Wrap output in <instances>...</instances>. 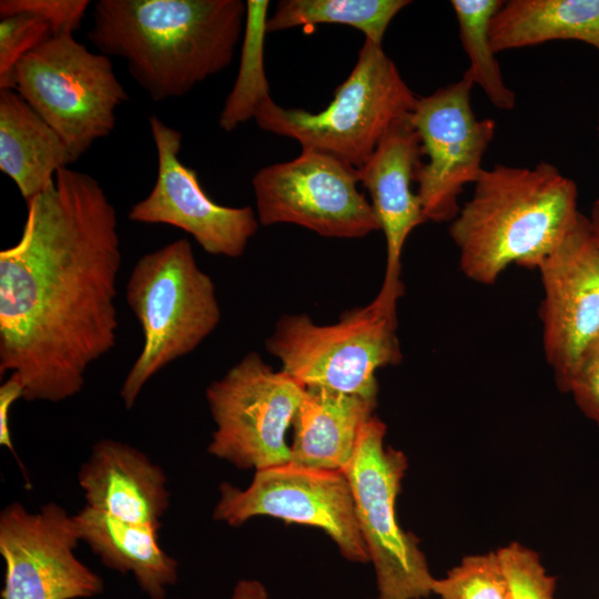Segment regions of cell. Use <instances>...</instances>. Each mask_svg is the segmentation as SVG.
Segmentation results:
<instances>
[{
    "instance_id": "cell-1",
    "label": "cell",
    "mask_w": 599,
    "mask_h": 599,
    "mask_svg": "<svg viewBox=\"0 0 599 599\" xmlns=\"http://www.w3.org/2000/svg\"><path fill=\"white\" fill-rule=\"evenodd\" d=\"M116 213L99 182L63 167L27 201L19 241L0 252V372L23 399L77 395L116 343Z\"/></svg>"
},
{
    "instance_id": "cell-2",
    "label": "cell",
    "mask_w": 599,
    "mask_h": 599,
    "mask_svg": "<svg viewBox=\"0 0 599 599\" xmlns=\"http://www.w3.org/2000/svg\"><path fill=\"white\" fill-rule=\"evenodd\" d=\"M245 19L241 0H99L88 38L161 102L229 68Z\"/></svg>"
},
{
    "instance_id": "cell-3",
    "label": "cell",
    "mask_w": 599,
    "mask_h": 599,
    "mask_svg": "<svg viewBox=\"0 0 599 599\" xmlns=\"http://www.w3.org/2000/svg\"><path fill=\"white\" fill-rule=\"evenodd\" d=\"M578 187L551 163L484 169L449 234L459 266L489 285L511 264L538 268L576 225Z\"/></svg>"
},
{
    "instance_id": "cell-4",
    "label": "cell",
    "mask_w": 599,
    "mask_h": 599,
    "mask_svg": "<svg viewBox=\"0 0 599 599\" xmlns=\"http://www.w3.org/2000/svg\"><path fill=\"white\" fill-rule=\"evenodd\" d=\"M125 297L143 334L141 352L120 390L131 409L153 375L192 353L216 328L221 309L214 283L199 267L187 238L141 256Z\"/></svg>"
},
{
    "instance_id": "cell-5",
    "label": "cell",
    "mask_w": 599,
    "mask_h": 599,
    "mask_svg": "<svg viewBox=\"0 0 599 599\" xmlns=\"http://www.w3.org/2000/svg\"><path fill=\"white\" fill-rule=\"evenodd\" d=\"M417 98L382 44L365 39L353 70L324 110L285 109L270 95L257 106L254 120L264 131L297 141L302 150L331 155L358 170L390 126L412 113Z\"/></svg>"
},
{
    "instance_id": "cell-6",
    "label": "cell",
    "mask_w": 599,
    "mask_h": 599,
    "mask_svg": "<svg viewBox=\"0 0 599 599\" xmlns=\"http://www.w3.org/2000/svg\"><path fill=\"white\" fill-rule=\"evenodd\" d=\"M14 90L63 140L73 162L115 126L129 95L110 58L73 34L53 35L13 68L0 90Z\"/></svg>"
},
{
    "instance_id": "cell-7",
    "label": "cell",
    "mask_w": 599,
    "mask_h": 599,
    "mask_svg": "<svg viewBox=\"0 0 599 599\" xmlns=\"http://www.w3.org/2000/svg\"><path fill=\"white\" fill-rule=\"evenodd\" d=\"M282 370L305 387L319 386L377 399V369L398 364L397 308L373 300L331 325L308 315L282 316L266 341Z\"/></svg>"
},
{
    "instance_id": "cell-8",
    "label": "cell",
    "mask_w": 599,
    "mask_h": 599,
    "mask_svg": "<svg viewBox=\"0 0 599 599\" xmlns=\"http://www.w3.org/2000/svg\"><path fill=\"white\" fill-rule=\"evenodd\" d=\"M385 434L386 425L373 415L362 427L344 474L375 569L377 599H423L432 593L434 577L418 539L399 526L395 509L407 458L400 450L384 446Z\"/></svg>"
},
{
    "instance_id": "cell-9",
    "label": "cell",
    "mask_w": 599,
    "mask_h": 599,
    "mask_svg": "<svg viewBox=\"0 0 599 599\" xmlns=\"http://www.w3.org/2000/svg\"><path fill=\"white\" fill-rule=\"evenodd\" d=\"M305 388L282 369H272L256 352L246 354L206 389L216 426L209 453L255 471L288 464L285 436Z\"/></svg>"
},
{
    "instance_id": "cell-10",
    "label": "cell",
    "mask_w": 599,
    "mask_h": 599,
    "mask_svg": "<svg viewBox=\"0 0 599 599\" xmlns=\"http://www.w3.org/2000/svg\"><path fill=\"white\" fill-rule=\"evenodd\" d=\"M358 170L321 152L258 170L252 186L258 222L291 223L321 236L359 238L380 230L370 202L359 192Z\"/></svg>"
},
{
    "instance_id": "cell-11",
    "label": "cell",
    "mask_w": 599,
    "mask_h": 599,
    "mask_svg": "<svg viewBox=\"0 0 599 599\" xmlns=\"http://www.w3.org/2000/svg\"><path fill=\"white\" fill-rule=\"evenodd\" d=\"M473 87L463 75L457 82L418 97L409 114L426 156L415 174L426 221H453L460 210V193L484 171L483 158L495 136L496 123L489 118H476Z\"/></svg>"
},
{
    "instance_id": "cell-12",
    "label": "cell",
    "mask_w": 599,
    "mask_h": 599,
    "mask_svg": "<svg viewBox=\"0 0 599 599\" xmlns=\"http://www.w3.org/2000/svg\"><path fill=\"white\" fill-rule=\"evenodd\" d=\"M213 516L230 526L252 517L270 516L287 524L317 527L354 562L369 561L344 471L319 470L285 464L255 471L250 486H220Z\"/></svg>"
},
{
    "instance_id": "cell-13",
    "label": "cell",
    "mask_w": 599,
    "mask_h": 599,
    "mask_svg": "<svg viewBox=\"0 0 599 599\" xmlns=\"http://www.w3.org/2000/svg\"><path fill=\"white\" fill-rule=\"evenodd\" d=\"M80 539L73 516L49 502L29 512L12 502L0 514L6 564L2 599H78L102 592V579L73 554Z\"/></svg>"
},
{
    "instance_id": "cell-14",
    "label": "cell",
    "mask_w": 599,
    "mask_h": 599,
    "mask_svg": "<svg viewBox=\"0 0 599 599\" xmlns=\"http://www.w3.org/2000/svg\"><path fill=\"white\" fill-rule=\"evenodd\" d=\"M149 124L156 150V179L150 193L131 207L129 220L177 227L212 255L242 256L260 224L253 209L214 202L196 172L179 159L181 132L156 115L149 118Z\"/></svg>"
},
{
    "instance_id": "cell-15",
    "label": "cell",
    "mask_w": 599,
    "mask_h": 599,
    "mask_svg": "<svg viewBox=\"0 0 599 599\" xmlns=\"http://www.w3.org/2000/svg\"><path fill=\"white\" fill-rule=\"evenodd\" d=\"M542 344L559 389L599 337V245L580 215L561 243L540 263Z\"/></svg>"
},
{
    "instance_id": "cell-16",
    "label": "cell",
    "mask_w": 599,
    "mask_h": 599,
    "mask_svg": "<svg viewBox=\"0 0 599 599\" xmlns=\"http://www.w3.org/2000/svg\"><path fill=\"white\" fill-rule=\"evenodd\" d=\"M419 136L409 115L395 122L377 148L358 169V180L370 195V204L386 240V268L378 303L397 307L404 292L402 253L412 231L426 222L412 183L422 163Z\"/></svg>"
},
{
    "instance_id": "cell-17",
    "label": "cell",
    "mask_w": 599,
    "mask_h": 599,
    "mask_svg": "<svg viewBox=\"0 0 599 599\" xmlns=\"http://www.w3.org/2000/svg\"><path fill=\"white\" fill-rule=\"evenodd\" d=\"M78 479L87 506L124 521L160 525L169 507L162 468L121 441H98Z\"/></svg>"
},
{
    "instance_id": "cell-18",
    "label": "cell",
    "mask_w": 599,
    "mask_h": 599,
    "mask_svg": "<svg viewBox=\"0 0 599 599\" xmlns=\"http://www.w3.org/2000/svg\"><path fill=\"white\" fill-rule=\"evenodd\" d=\"M376 405L377 399L307 386L292 424L290 464L344 471Z\"/></svg>"
},
{
    "instance_id": "cell-19",
    "label": "cell",
    "mask_w": 599,
    "mask_h": 599,
    "mask_svg": "<svg viewBox=\"0 0 599 599\" xmlns=\"http://www.w3.org/2000/svg\"><path fill=\"white\" fill-rule=\"evenodd\" d=\"M72 162L60 135L14 90H0V170L26 202Z\"/></svg>"
},
{
    "instance_id": "cell-20",
    "label": "cell",
    "mask_w": 599,
    "mask_h": 599,
    "mask_svg": "<svg viewBox=\"0 0 599 599\" xmlns=\"http://www.w3.org/2000/svg\"><path fill=\"white\" fill-rule=\"evenodd\" d=\"M73 517L80 539L108 568L132 572L151 599L165 598L176 582L177 564L159 546L160 525L124 521L89 506Z\"/></svg>"
},
{
    "instance_id": "cell-21",
    "label": "cell",
    "mask_w": 599,
    "mask_h": 599,
    "mask_svg": "<svg viewBox=\"0 0 599 599\" xmlns=\"http://www.w3.org/2000/svg\"><path fill=\"white\" fill-rule=\"evenodd\" d=\"M496 53L555 40H575L599 50V0H510L491 20Z\"/></svg>"
},
{
    "instance_id": "cell-22",
    "label": "cell",
    "mask_w": 599,
    "mask_h": 599,
    "mask_svg": "<svg viewBox=\"0 0 599 599\" xmlns=\"http://www.w3.org/2000/svg\"><path fill=\"white\" fill-rule=\"evenodd\" d=\"M408 0H283L266 21V31L295 27L344 24L362 31L365 39L382 44L392 20Z\"/></svg>"
},
{
    "instance_id": "cell-23",
    "label": "cell",
    "mask_w": 599,
    "mask_h": 599,
    "mask_svg": "<svg viewBox=\"0 0 599 599\" xmlns=\"http://www.w3.org/2000/svg\"><path fill=\"white\" fill-rule=\"evenodd\" d=\"M504 4L501 0H453L461 45L469 65L464 77L478 85L500 110L516 106V94L504 81L489 30L491 20Z\"/></svg>"
},
{
    "instance_id": "cell-24",
    "label": "cell",
    "mask_w": 599,
    "mask_h": 599,
    "mask_svg": "<svg viewBox=\"0 0 599 599\" xmlns=\"http://www.w3.org/2000/svg\"><path fill=\"white\" fill-rule=\"evenodd\" d=\"M245 3V34L240 70L219 118L220 128L226 132L254 119L260 103L270 97L263 58L268 1L247 0Z\"/></svg>"
},
{
    "instance_id": "cell-25",
    "label": "cell",
    "mask_w": 599,
    "mask_h": 599,
    "mask_svg": "<svg viewBox=\"0 0 599 599\" xmlns=\"http://www.w3.org/2000/svg\"><path fill=\"white\" fill-rule=\"evenodd\" d=\"M432 592L441 599H510L496 551L464 557L444 578H434Z\"/></svg>"
},
{
    "instance_id": "cell-26",
    "label": "cell",
    "mask_w": 599,
    "mask_h": 599,
    "mask_svg": "<svg viewBox=\"0 0 599 599\" xmlns=\"http://www.w3.org/2000/svg\"><path fill=\"white\" fill-rule=\"evenodd\" d=\"M496 552L510 599H555L556 577L546 572L536 551L512 541Z\"/></svg>"
},
{
    "instance_id": "cell-27",
    "label": "cell",
    "mask_w": 599,
    "mask_h": 599,
    "mask_svg": "<svg viewBox=\"0 0 599 599\" xmlns=\"http://www.w3.org/2000/svg\"><path fill=\"white\" fill-rule=\"evenodd\" d=\"M53 37L52 29L39 16L18 12L0 21V84L17 63L32 50Z\"/></svg>"
},
{
    "instance_id": "cell-28",
    "label": "cell",
    "mask_w": 599,
    "mask_h": 599,
    "mask_svg": "<svg viewBox=\"0 0 599 599\" xmlns=\"http://www.w3.org/2000/svg\"><path fill=\"white\" fill-rule=\"evenodd\" d=\"M89 6L88 0H1L0 16L33 13L50 24L53 35L73 34Z\"/></svg>"
},
{
    "instance_id": "cell-29",
    "label": "cell",
    "mask_w": 599,
    "mask_h": 599,
    "mask_svg": "<svg viewBox=\"0 0 599 599\" xmlns=\"http://www.w3.org/2000/svg\"><path fill=\"white\" fill-rule=\"evenodd\" d=\"M565 392L572 394L579 409L599 426V337L581 356Z\"/></svg>"
},
{
    "instance_id": "cell-30",
    "label": "cell",
    "mask_w": 599,
    "mask_h": 599,
    "mask_svg": "<svg viewBox=\"0 0 599 599\" xmlns=\"http://www.w3.org/2000/svg\"><path fill=\"white\" fill-rule=\"evenodd\" d=\"M24 386L17 373H10L0 386V445L7 447L14 456V447L9 429V412L13 403L23 398Z\"/></svg>"
},
{
    "instance_id": "cell-31",
    "label": "cell",
    "mask_w": 599,
    "mask_h": 599,
    "mask_svg": "<svg viewBox=\"0 0 599 599\" xmlns=\"http://www.w3.org/2000/svg\"><path fill=\"white\" fill-rule=\"evenodd\" d=\"M232 599H270L265 587L257 580H240Z\"/></svg>"
},
{
    "instance_id": "cell-32",
    "label": "cell",
    "mask_w": 599,
    "mask_h": 599,
    "mask_svg": "<svg viewBox=\"0 0 599 599\" xmlns=\"http://www.w3.org/2000/svg\"><path fill=\"white\" fill-rule=\"evenodd\" d=\"M588 219L593 236L599 245V199L593 203Z\"/></svg>"
},
{
    "instance_id": "cell-33",
    "label": "cell",
    "mask_w": 599,
    "mask_h": 599,
    "mask_svg": "<svg viewBox=\"0 0 599 599\" xmlns=\"http://www.w3.org/2000/svg\"><path fill=\"white\" fill-rule=\"evenodd\" d=\"M598 131H599V113H598Z\"/></svg>"
}]
</instances>
